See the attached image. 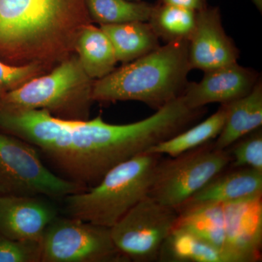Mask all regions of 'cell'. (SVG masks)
I'll return each instance as SVG.
<instances>
[{
    "instance_id": "6da1fadb",
    "label": "cell",
    "mask_w": 262,
    "mask_h": 262,
    "mask_svg": "<svg viewBox=\"0 0 262 262\" xmlns=\"http://www.w3.org/2000/svg\"><path fill=\"white\" fill-rule=\"evenodd\" d=\"M0 130L35 146L61 177L86 189L127 160L130 149L125 125L108 123L101 115L93 120H66L45 110L0 106Z\"/></svg>"
},
{
    "instance_id": "7a4b0ae2",
    "label": "cell",
    "mask_w": 262,
    "mask_h": 262,
    "mask_svg": "<svg viewBox=\"0 0 262 262\" xmlns=\"http://www.w3.org/2000/svg\"><path fill=\"white\" fill-rule=\"evenodd\" d=\"M90 24L85 0H0V60L52 70L75 54Z\"/></svg>"
},
{
    "instance_id": "3957f363",
    "label": "cell",
    "mask_w": 262,
    "mask_h": 262,
    "mask_svg": "<svg viewBox=\"0 0 262 262\" xmlns=\"http://www.w3.org/2000/svg\"><path fill=\"white\" fill-rule=\"evenodd\" d=\"M191 70L187 41L166 43L95 80L93 100L140 101L158 110L184 94Z\"/></svg>"
},
{
    "instance_id": "277c9868",
    "label": "cell",
    "mask_w": 262,
    "mask_h": 262,
    "mask_svg": "<svg viewBox=\"0 0 262 262\" xmlns=\"http://www.w3.org/2000/svg\"><path fill=\"white\" fill-rule=\"evenodd\" d=\"M161 156L143 153L113 167L96 185L63 198L66 215L111 228L149 195Z\"/></svg>"
},
{
    "instance_id": "5b68a950",
    "label": "cell",
    "mask_w": 262,
    "mask_h": 262,
    "mask_svg": "<svg viewBox=\"0 0 262 262\" xmlns=\"http://www.w3.org/2000/svg\"><path fill=\"white\" fill-rule=\"evenodd\" d=\"M94 80L74 54L53 70L0 98V106L13 110H45L66 120H89Z\"/></svg>"
},
{
    "instance_id": "8992f818",
    "label": "cell",
    "mask_w": 262,
    "mask_h": 262,
    "mask_svg": "<svg viewBox=\"0 0 262 262\" xmlns=\"http://www.w3.org/2000/svg\"><path fill=\"white\" fill-rule=\"evenodd\" d=\"M84 190L48 168L35 146L0 130V195L63 199Z\"/></svg>"
},
{
    "instance_id": "52a82bcc",
    "label": "cell",
    "mask_w": 262,
    "mask_h": 262,
    "mask_svg": "<svg viewBox=\"0 0 262 262\" xmlns=\"http://www.w3.org/2000/svg\"><path fill=\"white\" fill-rule=\"evenodd\" d=\"M232 161L228 149L215 147L213 141L170 159L160 160L149 196L178 209Z\"/></svg>"
},
{
    "instance_id": "ba28073f",
    "label": "cell",
    "mask_w": 262,
    "mask_h": 262,
    "mask_svg": "<svg viewBox=\"0 0 262 262\" xmlns=\"http://www.w3.org/2000/svg\"><path fill=\"white\" fill-rule=\"evenodd\" d=\"M41 262H128L111 229L70 216L56 217L46 229Z\"/></svg>"
},
{
    "instance_id": "9c48e42d",
    "label": "cell",
    "mask_w": 262,
    "mask_h": 262,
    "mask_svg": "<svg viewBox=\"0 0 262 262\" xmlns=\"http://www.w3.org/2000/svg\"><path fill=\"white\" fill-rule=\"evenodd\" d=\"M179 216L176 208L146 196L110 228L114 244L129 261H158Z\"/></svg>"
},
{
    "instance_id": "30bf717a",
    "label": "cell",
    "mask_w": 262,
    "mask_h": 262,
    "mask_svg": "<svg viewBox=\"0 0 262 262\" xmlns=\"http://www.w3.org/2000/svg\"><path fill=\"white\" fill-rule=\"evenodd\" d=\"M212 244L232 262L261 261L262 195L219 203Z\"/></svg>"
},
{
    "instance_id": "8fae6325",
    "label": "cell",
    "mask_w": 262,
    "mask_h": 262,
    "mask_svg": "<svg viewBox=\"0 0 262 262\" xmlns=\"http://www.w3.org/2000/svg\"><path fill=\"white\" fill-rule=\"evenodd\" d=\"M239 50L226 34L219 7L198 11L195 29L188 41L191 69L206 72L237 62Z\"/></svg>"
},
{
    "instance_id": "7c38bea8",
    "label": "cell",
    "mask_w": 262,
    "mask_h": 262,
    "mask_svg": "<svg viewBox=\"0 0 262 262\" xmlns=\"http://www.w3.org/2000/svg\"><path fill=\"white\" fill-rule=\"evenodd\" d=\"M59 215L47 196L0 195V234L42 244L46 229Z\"/></svg>"
},
{
    "instance_id": "4fadbf2b",
    "label": "cell",
    "mask_w": 262,
    "mask_h": 262,
    "mask_svg": "<svg viewBox=\"0 0 262 262\" xmlns=\"http://www.w3.org/2000/svg\"><path fill=\"white\" fill-rule=\"evenodd\" d=\"M204 73L201 82H189L183 94L190 107L233 102L249 94L261 79L256 70L242 67L237 62Z\"/></svg>"
},
{
    "instance_id": "5bb4252c",
    "label": "cell",
    "mask_w": 262,
    "mask_h": 262,
    "mask_svg": "<svg viewBox=\"0 0 262 262\" xmlns=\"http://www.w3.org/2000/svg\"><path fill=\"white\" fill-rule=\"evenodd\" d=\"M232 168L214 177L177 211L208 203H229L262 195V171L247 167Z\"/></svg>"
},
{
    "instance_id": "9a60e30c",
    "label": "cell",
    "mask_w": 262,
    "mask_h": 262,
    "mask_svg": "<svg viewBox=\"0 0 262 262\" xmlns=\"http://www.w3.org/2000/svg\"><path fill=\"white\" fill-rule=\"evenodd\" d=\"M261 78L249 94L229 103L225 125L213 144L217 149H228L236 141L261 127Z\"/></svg>"
},
{
    "instance_id": "2e32d148",
    "label": "cell",
    "mask_w": 262,
    "mask_h": 262,
    "mask_svg": "<svg viewBox=\"0 0 262 262\" xmlns=\"http://www.w3.org/2000/svg\"><path fill=\"white\" fill-rule=\"evenodd\" d=\"M113 44L117 61L122 64L138 59L160 46V39L148 22L100 25Z\"/></svg>"
},
{
    "instance_id": "e0dca14e",
    "label": "cell",
    "mask_w": 262,
    "mask_h": 262,
    "mask_svg": "<svg viewBox=\"0 0 262 262\" xmlns=\"http://www.w3.org/2000/svg\"><path fill=\"white\" fill-rule=\"evenodd\" d=\"M75 54L86 75L94 81L110 75L118 63L107 35L93 24L84 27L79 35Z\"/></svg>"
},
{
    "instance_id": "ac0fdd59",
    "label": "cell",
    "mask_w": 262,
    "mask_h": 262,
    "mask_svg": "<svg viewBox=\"0 0 262 262\" xmlns=\"http://www.w3.org/2000/svg\"><path fill=\"white\" fill-rule=\"evenodd\" d=\"M158 261L232 262L220 248L189 229L177 226L164 242Z\"/></svg>"
},
{
    "instance_id": "d6986e66",
    "label": "cell",
    "mask_w": 262,
    "mask_h": 262,
    "mask_svg": "<svg viewBox=\"0 0 262 262\" xmlns=\"http://www.w3.org/2000/svg\"><path fill=\"white\" fill-rule=\"evenodd\" d=\"M228 108L229 103L221 104L220 108L204 121L194 124L173 137L162 141L146 152L168 155L171 158L211 142L222 132Z\"/></svg>"
},
{
    "instance_id": "ffe728a7",
    "label": "cell",
    "mask_w": 262,
    "mask_h": 262,
    "mask_svg": "<svg viewBox=\"0 0 262 262\" xmlns=\"http://www.w3.org/2000/svg\"><path fill=\"white\" fill-rule=\"evenodd\" d=\"M198 11L158 3L153 5L148 23L165 43L189 41L195 29Z\"/></svg>"
},
{
    "instance_id": "44dd1931",
    "label": "cell",
    "mask_w": 262,
    "mask_h": 262,
    "mask_svg": "<svg viewBox=\"0 0 262 262\" xmlns=\"http://www.w3.org/2000/svg\"><path fill=\"white\" fill-rule=\"evenodd\" d=\"M93 23L100 25L149 20L153 5L129 0H85Z\"/></svg>"
},
{
    "instance_id": "7402d4cb",
    "label": "cell",
    "mask_w": 262,
    "mask_h": 262,
    "mask_svg": "<svg viewBox=\"0 0 262 262\" xmlns=\"http://www.w3.org/2000/svg\"><path fill=\"white\" fill-rule=\"evenodd\" d=\"M50 71L40 63L16 66L0 60V98Z\"/></svg>"
},
{
    "instance_id": "603a6c76",
    "label": "cell",
    "mask_w": 262,
    "mask_h": 262,
    "mask_svg": "<svg viewBox=\"0 0 262 262\" xmlns=\"http://www.w3.org/2000/svg\"><path fill=\"white\" fill-rule=\"evenodd\" d=\"M232 168L247 167L262 171V132L257 129L232 144Z\"/></svg>"
},
{
    "instance_id": "cb8c5ba5",
    "label": "cell",
    "mask_w": 262,
    "mask_h": 262,
    "mask_svg": "<svg viewBox=\"0 0 262 262\" xmlns=\"http://www.w3.org/2000/svg\"><path fill=\"white\" fill-rule=\"evenodd\" d=\"M42 244L10 239L0 234V262H41Z\"/></svg>"
},
{
    "instance_id": "d4e9b609",
    "label": "cell",
    "mask_w": 262,
    "mask_h": 262,
    "mask_svg": "<svg viewBox=\"0 0 262 262\" xmlns=\"http://www.w3.org/2000/svg\"><path fill=\"white\" fill-rule=\"evenodd\" d=\"M208 0H158V3L200 11L208 6Z\"/></svg>"
},
{
    "instance_id": "484cf974",
    "label": "cell",
    "mask_w": 262,
    "mask_h": 262,
    "mask_svg": "<svg viewBox=\"0 0 262 262\" xmlns=\"http://www.w3.org/2000/svg\"><path fill=\"white\" fill-rule=\"evenodd\" d=\"M253 4L260 12L262 11V0H252Z\"/></svg>"
},
{
    "instance_id": "4316f807",
    "label": "cell",
    "mask_w": 262,
    "mask_h": 262,
    "mask_svg": "<svg viewBox=\"0 0 262 262\" xmlns=\"http://www.w3.org/2000/svg\"><path fill=\"white\" fill-rule=\"evenodd\" d=\"M129 1L139 2L141 1V0H129Z\"/></svg>"
}]
</instances>
